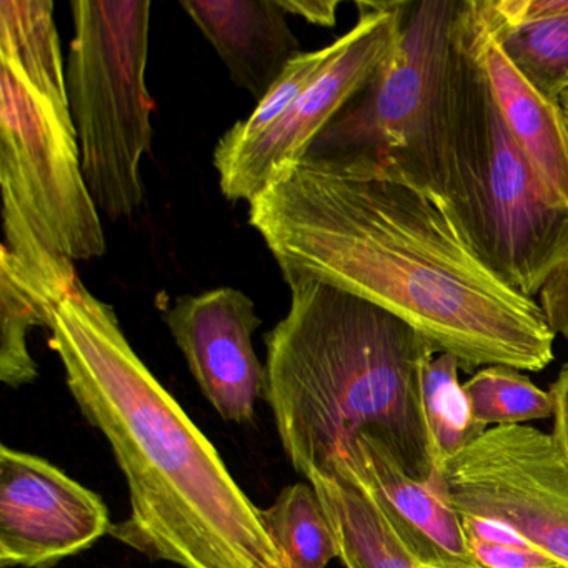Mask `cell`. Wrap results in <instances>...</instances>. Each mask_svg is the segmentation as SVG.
Returning a JSON list of instances; mask_svg holds the SVG:
<instances>
[{
    "instance_id": "cell-1",
    "label": "cell",
    "mask_w": 568,
    "mask_h": 568,
    "mask_svg": "<svg viewBox=\"0 0 568 568\" xmlns=\"http://www.w3.org/2000/svg\"><path fill=\"white\" fill-rule=\"evenodd\" d=\"M248 222L282 275L385 308L465 372H540L555 358L538 302L478 257L444 194L395 165L304 159L248 202Z\"/></svg>"
},
{
    "instance_id": "cell-2",
    "label": "cell",
    "mask_w": 568,
    "mask_h": 568,
    "mask_svg": "<svg viewBox=\"0 0 568 568\" xmlns=\"http://www.w3.org/2000/svg\"><path fill=\"white\" fill-rule=\"evenodd\" d=\"M51 332L75 404L128 481L131 514L112 525L115 540L181 568H288L261 508L135 354L111 305L79 282Z\"/></svg>"
},
{
    "instance_id": "cell-3",
    "label": "cell",
    "mask_w": 568,
    "mask_h": 568,
    "mask_svg": "<svg viewBox=\"0 0 568 568\" xmlns=\"http://www.w3.org/2000/svg\"><path fill=\"white\" fill-rule=\"evenodd\" d=\"M287 315L265 335L264 400L292 467L311 480L354 438L377 440L412 480L437 484L422 377L437 352L412 325L351 292L284 275Z\"/></svg>"
},
{
    "instance_id": "cell-4",
    "label": "cell",
    "mask_w": 568,
    "mask_h": 568,
    "mask_svg": "<svg viewBox=\"0 0 568 568\" xmlns=\"http://www.w3.org/2000/svg\"><path fill=\"white\" fill-rule=\"evenodd\" d=\"M442 194L487 267L524 297L538 295L567 251L568 209L551 201L505 125L457 21L442 109Z\"/></svg>"
},
{
    "instance_id": "cell-5",
    "label": "cell",
    "mask_w": 568,
    "mask_h": 568,
    "mask_svg": "<svg viewBox=\"0 0 568 568\" xmlns=\"http://www.w3.org/2000/svg\"><path fill=\"white\" fill-rule=\"evenodd\" d=\"M151 0H74L69 108L82 172L99 212L131 217L144 204L141 164L152 144L148 91Z\"/></svg>"
},
{
    "instance_id": "cell-6",
    "label": "cell",
    "mask_w": 568,
    "mask_h": 568,
    "mask_svg": "<svg viewBox=\"0 0 568 568\" xmlns=\"http://www.w3.org/2000/svg\"><path fill=\"white\" fill-rule=\"evenodd\" d=\"M460 2H407L394 48L304 159L384 162L442 194V109Z\"/></svg>"
},
{
    "instance_id": "cell-7",
    "label": "cell",
    "mask_w": 568,
    "mask_h": 568,
    "mask_svg": "<svg viewBox=\"0 0 568 568\" xmlns=\"http://www.w3.org/2000/svg\"><path fill=\"white\" fill-rule=\"evenodd\" d=\"M0 65L2 201L14 204L55 254L102 257L104 227L82 172L71 109L36 91L11 62Z\"/></svg>"
},
{
    "instance_id": "cell-8",
    "label": "cell",
    "mask_w": 568,
    "mask_h": 568,
    "mask_svg": "<svg viewBox=\"0 0 568 568\" xmlns=\"http://www.w3.org/2000/svg\"><path fill=\"white\" fill-rule=\"evenodd\" d=\"M432 488L460 517L498 521L568 568V462L551 435L490 427L445 460Z\"/></svg>"
},
{
    "instance_id": "cell-9",
    "label": "cell",
    "mask_w": 568,
    "mask_h": 568,
    "mask_svg": "<svg viewBox=\"0 0 568 568\" xmlns=\"http://www.w3.org/2000/svg\"><path fill=\"white\" fill-rule=\"evenodd\" d=\"M405 4L358 2V21L332 44V54L291 108L254 141L217 145L214 168L229 201L251 202L284 169L307 155L321 132L367 84L394 48Z\"/></svg>"
},
{
    "instance_id": "cell-10",
    "label": "cell",
    "mask_w": 568,
    "mask_h": 568,
    "mask_svg": "<svg viewBox=\"0 0 568 568\" xmlns=\"http://www.w3.org/2000/svg\"><path fill=\"white\" fill-rule=\"evenodd\" d=\"M101 495L45 458L0 448V567L54 568L111 535Z\"/></svg>"
},
{
    "instance_id": "cell-11",
    "label": "cell",
    "mask_w": 568,
    "mask_h": 568,
    "mask_svg": "<svg viewBox=\"0 0 568 568\" xmlns=\"http://www.w3.org/2000/svg\"><path fill=\"white\" fill-rule=\"evenodd\" d=\"M165 324L217 414L234 424L254 422L267 381L252 341L262 324L254 301L232 287L182 295Z\"/></svg>"
},
{
    "instance_id": "cell-12",
    "label": "cell",
    "mask_w": 568,
    "mask_h": 568,
    "mask_svg": "<svg viewBox=\"0 0 568 568\" xmlns=\"http://www.w3.org/2000/svg\"><path fill=\"white\" fill-rule=\"evenodd\" d=\"M2 219L0 382L21 388L39 377L29 334L34 327H52L59 307L81 278L74 261L51 251L14 204L4 202Z\"/></svg>"
},
{
    "instance_id": "cell-13",
    "label": "cell",
    "mask_w": 568,
    "mask_h": 568,
    "mask_svg": "<svg viewBox=\"0 0 568 568\" xmlns=\"http://www.w3.org/2000/svg\"><path fill=\"white\" fill-rule=\"evenodd\" d=\"M354 481L420 568H477L460 515L430 485L412 480L374 438H354L331 470Z\"/></svg>"
},
{
    "instance_id": "cell-14",
    "label": "cell",
    "mask_w": 568,
    "mask_h": 568,
    "mask_svg": "<svg viewBox=\"0 0 568 568\" xmlns=\"http://www.w3.org/2000/svg\"><path fill=\"white\" fill-rule=\"evenodd\" d=\"M457 29L518 148L534 165L551 201L568 209V125L560 104L545 98L508 61L478 0H462Z\"/></svg>"
},
{
    "instance_id": "cell-15",
    "label": "cell",
    "mask_w": 568,
    "mask_h": 568,
    "mask_svg": "<svg viewBox=\"0 0 568 568\" xmlns=\"http://www.w3.org/2000/svg\"><path fill=\"white\" fill-rule=\"evenodd\" d=\"M237 88L262 101L301 52L281 0H182Z\"/></svg>"
},
{
    "instance_id": "cell-16",
    "label": "cell",
    "mask_w": 568,
    "mask_h": 568,
    "mask_svg": "<svg viewBox=\"0 0 568 568\" xmlns=\"http://www.w3.org/2000/svg\"><path fill=\"white\" fill-rule=\"evenodd\" d=\"M308 481L331 518L345 568H420L377 505L354 481L337 471L314 475Z\"/></svg>"
},
{
    "instance_id": "cell-17",
    "label": "cell",
    "mask_w": 568,
    "mask_h": 568,
    "mask_svg": "<svg viewBox=\"0 0 568 568\" xmlns=\"http://www.w3.org/2000/svg\"><path fill=\"white\" fill-rule=\"evenodd\" d=\"M0 61L14 64L36 91L69 108L68 72L55 26L54 2H0Z\"/></svg>"
},
{
    "instance_id": "cell-18",
    "label": "cell",
    "mask_w": 568,
    "mask_h": 568,
    "mask_svg": "<svg viewBox=\"0 0 568 568\" xmlns=\"http://www.w3.org/2000/svg\"><path fill=\"white\" fill-rule=\"evenodd\" d=\"M262 518L288 568H327L341 555L331 518L311 481L285 487L262 510Z\"/></svg>"
},
{
    "instance_id": "cell-19",
    "label": "cell",
    "mask_w": 568,
    "mask_h": 568,
    "mask_svg": "<svg viewBox=\"0 0 568 568\" xmlns=\"http://www.w3.org/2000/svg\"><path fill=\"white\" fill-rule=\"evenodd\" d=\"M460 362L452 354H435L422 377L424 410L437 454L438 467L460 454L488 430L471 415L464 385L458 381Z\"/></svg>"
},
{
    "instance_id": "cell-20",
    "label": "cell",
    "mask_w": 568,
    "mask_h": 568,
    "mask_svg": "<svg viewBox=\"0 0 568 568\" xmlns=\"http://www.w3.org/2000/svg\"><path fill=\"white\" fill-rule=\"evenodd\" d=\"M485 21L508 61L545 98L558 102L568 89V16L517 28H498L487 16Z\"/></svg>"
},
{
    "instance_id": "cell-21",
    "label": "cell",
    "mask_w": 568,
    "mask_h": 568,
    "mask_svg": "<svg viewBox=\"0 0 568 568\" xmlns=\"http://www.w3.org/2000/svg\"><path fill=\"white\" fill-rule=\"evenodd\" d=\"M464 392L475 420L487 428L554 417L550 392L538 388L517 368L505 365L480 368L465 382Z\"/></svg>"
},
{
    "instance_id": "cell-22",
    "label": "cell",
    "mask_w": 568,
    "mask_h": 568,
    "mask_svg": "<svg viewBox=\"0 0 568 568\" xmlns=\"http://www.w3.org/2000/svg\"><path fill=\"white\" fill-rule=\"evenodd\" d=\"M332 54V44L314 52H302L282 72L267 94L258 101L257 108L244 121L237 122L231 131L225 132L217 145L235 148L254 141L264 134L298 98L302 91L314 81L325 62Z\"/></svg>"
},
{
    "instance_id": "cell-23",
    "label": "cell",
    "mask_w": 568,
    "mask_h": 568,
    "mask_svg": "<svg viewBox=\"0 0 568 568\" xmlns=\"http://www.w3.org/2000/svg\"><path fill=\"white\" fill-rule=\"evenodd\" d=\"M475 564L481 568H567L550 555L524 545L467 538Z\"/></svg>"
},
{
    "instance_id": "cell-24",
    "label": "cell",
    "mask_w": 568,
    "mask_h": 568,
    "mask_svg": "<svg viewBox=\"0 0 568 568\" xmlns=\"http://www.w3.org/2000/svg\"><path fill=\"white\" fill-rule=\"evenodd\" d=\"M541 314L555 337L568 341V247L538 292Z\"/></svg>"
},
{
    "instance_id": "cell-25",
    "label": "cell",
    "mask_w": 568,
    "mask_h": 568,
    "mask_svg": "<svg viewBox=\"0 0 568 568\" xmlns=\"http://www.w3.org/2000/svg\"><path fill=\"white\" fill-rule=\"evenodd\" d=\"M551 400H554V437L558 450L568 462V365L561 368L557 381L550 387Z\"/></svg>"
},
{
    "instance_id": "cell-26",
    "label": "cell",
    "mask_w": 568,
    "mask_h": 568,
    "mask_svg": "<svg viewBox=\"0 0 568 568\" xmlns=\"http://www.w3.org/2000/svg\"><path fill=\"white\" fill-rule=\"evenodd\" d=\"M281 4L287 14L298 16L321 28H334L341 6L335 0H281Z\"/></svg>"
},
{
    "instance_id": "cell-27",
    "label": "cell",
    "mask_w": 568,
    "mask_h": 568,
    "mask_svg": "<svg viewBox=\"0 0 568 568\" xmlns=\"http://www.w3.org/2000/svg\"><path fill=\"white\" fill-rule=\"evenodd\" d=\"M558 104H560L561 112H564L565 121H567L568 125V89L560 95V99H558Z\"/></svg>"
},
{
    "instance_id": "cell-28",
    "label": "cell",
    "mask_w": 568,
    "mask_h": 568,
    "mask_svg": "<svg viewBox=\"0 0 568 568\" xmlns=\"http://www.w3.org/2000/svg\"><path fill=\"white\" fill-rule=\"evenodd\" d=\"M477 568H481V567H477Z\"/></svg>"
}]
</instances>
